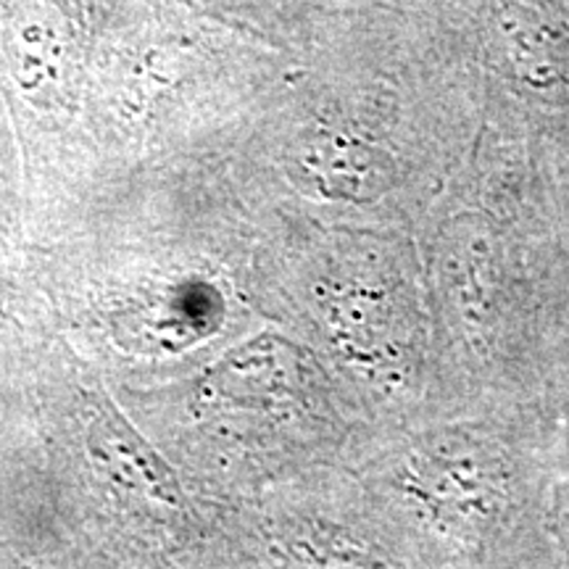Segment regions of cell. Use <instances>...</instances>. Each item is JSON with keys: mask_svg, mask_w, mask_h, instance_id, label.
I'll return each instance as SVG.
<instances>
[{"mask_svg": "<svg viewBox=\"0 0 569 569\" xmlns=\"http://www.w3.org/2000/svg\"><path fill=\"white\" fill-rule=\"evenodd\" d=\"M103 422L106 427L111 430V436L117 438V446L122 448L124 453H130L134 459V465H138L142 472H146V478L151 486L159 490L163 498H169V501H177V496H180V488H177V480L172 475V469H169L163 461L156 457V451L151 446L142 440L138 432L132 430L130 425H127V419H122L117 415V409L111 407V403L103 401Z\"/></svg>", "mask_w": 569, "mask_h": 569, "instance_id": "1", "label": "cell"}]
</instances>
